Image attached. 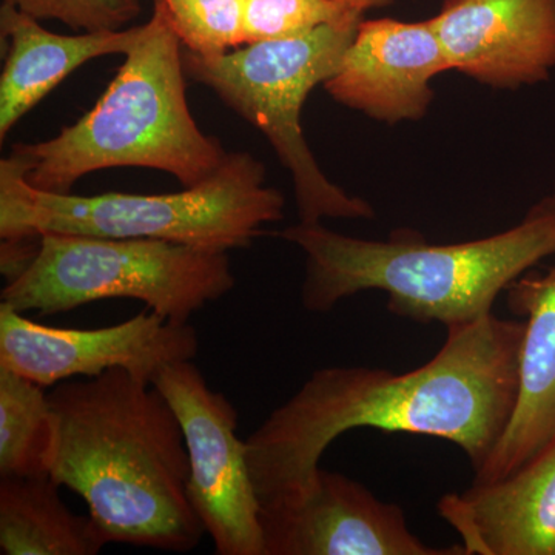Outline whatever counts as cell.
<instances>
[{
    "mask_svg": "<svg viewBox=\"0 0 555 555\" xmlns=\"http://www.w3.org/2000/svg\"><path fill=\"white\" fill-rule=\"evenodd\" d=\"M524 334L525 321L489 313L449 327L437 356L406 374L366 366L318 369L246 438L259 502L305 488L327 448L361 427L443 438L465 452L476 473L516 406Z\"/></svg>",
    "mask_w": 555,
    "mask_h": 555,
    "instance_id": "1",
    "label": "cell"
},
{
    "mask_svg": "<svg viewBox=\"0 0 555 555\" xmlns=\"http://www.w3.org/2000/svg\"><path fill=\"white\" fill-rule=\"evenodd\" d=\"M56 420L50 477L82 496L108 543L190 553L206 534L189 499L190 463L173 409L126 369L49 392Z\"/></svg>",
    "mask_w": 555,
    "mask_h": 555,
    "instance_id": "2",
    "label": "cell"
},
{
    "mask_svg": "<svg viewBox=\"0 0 555 555\" xmlns=\"http://www.w3.org/2000/svg\"><path fill=\"white\" fill-rule=\"evenodd\" d=\"M306 255L302 308L331 312L360 292L387 295L393 315L455 327L492 313L496 297L555 255V201H540L520 224L459 244H430L414 230L361 240L299 221L278 233Z\"/></svg>",
    "mask_w": 555,
    "mask_h": 555,
    "instance_id": "3",
    "label": "cell"
},
{
    "mask_svg": "<svg viewBox=\"0 0 555 555\" xmlns=\"http://www.w3.org/2000/svg\"><path fill=\"white\" fill-rule=\"evenodd\" d=\"M115 78L73 126L35 144H14L31 188L72 193L93 171L141 167L195 188L229 158L218 138L204 133L190 112L182 43L159 0Z\"/></svg>",
    "mask_w": 555,
    "mask_h": 555,
    "instance_id": "4",
    "label": "cell"
},
{
    "mask_svg": "<svg viewBox=\"0 0 555 555\" xmlns=\"http://www.w3.org/2000/svg\"><path fill=\"white\" fill-rule=\"evenodd\" d=\"M248 152H230L221 169L195 188L167 195L42 192L25 179L16 156L0 160V238L43 233L170 241L230 251L250 246L284 217L280 190Z\"/></svg>",
    "mask_w": 555,
    "mask_h": 555,
    "instance_id": "5",
    "label": "cell"
},
{
    "mask_svg": "<svg viewBox=\"0 0 555 555\" xmlns=\"http://www.w3.org/2000/svg\"><path fill=\"white\" fill-rule=\"evenodd\" d=\"M361 21L323 25L298 38L247 43L215 56L182 47L188 78L214 91L268 138L291 173L299 221L306 224L375 217L366 199L349 195L321 170L301 126L310 91L337 73Z\"/></svg>",
    "mask_w": 555,
    "mask_h": 555,
    "instance_id": "6",
    "label": "cell"
},
{
    "mask_svg": "<svg viewBox=\"0 0 555 555\" xmlns=\"http://www.w3.org/2000/svg\"><path fill=\"white\" fill-rule=\"evenodd\" d=\"M235 287L229 251L160 240L43 233L30 269L0 302L50 317L102 299L130 298L173 323Z\"/></svg>",
    "mask_w": 555,
    "mask_h": 555,
    "instance_id": "7",
    "label": "cell"
},
{
    "mask_svg": "<svg viewBox=\"0 0 555 555\" xmlns=\"http://www.w3.org/2000/svg\"><path fill=\"white\" fill-rule=\"evenodd\" d=\"M152 385L169 401L188 447L189 499L218 555H266L257 489L238 411L208 386L193 360L160 369Z\"/></svg>",
    "mask_w": 555,
    "mask_h": 555,
    "instance_id": "8",
    "label": "cell"
},
{
    "mask_svg": "<svg viewBox=\"0 0 555 555\" xmlns=\"http://www.w3.org/2000/svg\"><path fill=\"white\" fill-rule=\"evenodd\" d=\"M198 349L192 324L173 323L150 309L115 326L83 331L43 326L0 302V367L46 389L116 367L152 383L160 369L193 360Z\"/></svg>",
    "mask_w": 555,
    "mask_h": 555,
    "instance_id": "9",
    "label": "cell"
},
{
    "mask_svg": "<svg viewBox=\"0 0 555 555\" xmlns=\"http://www.w3.org/2000/svg\"><path fill=\"white\" fill-rule=\"evenodd\" d=\"M259 520L266 555H466L462 543L426 545L396 503L321 467L305 488L261 503Z\"/></svg>",
    "mask_w": 555,
    "mask_h": 555,
    "instance_id": "10",
    "label": "cell"
},
{
    "mask_svg": "<svg viewBox=\"0 0 555 555\" xmlns=\"http://www.w3.org/2000/svg\"><path fill=\"white\" fill-rule=\"evenodd\" d=\"M451 69L429 21L363 20L323 87L338 104L396 126L425 118L433 80Z\"/></svg>",
    "mask_w": 555,
    "mask_h": 555,
    "instance_id": "11",
    "label": "cell"
},
{
    "mask_svg": "<svg viewBox=\"0 0 555 555\" xmlns=\"http://www.w3.org/2000/svg\"><path fill=\"white\" fill-rule=\"evenodd\" d=\"M429 22L451 68L491 89L535 86L555 68V0H444Z\"/></svg>",
    "mask_w": 555,
    "mask_h": 555,
    "instance_id": "12",
    "label": "cell"
},
{
    "mask_svg": "<svg viewBox=\"0 0 555 555\" xmlns=\"http://www.w3.org/2000/svg\"><path fill=\"white\" fill-rule=\"evenodd\" d=\"M507 306L526 317L516 406L474 483L502 480L555 443V266L507 287Z\"/></svg>",
    "mask_w": 555,
    "mask_h": 555,
    "instance_id": "13",
    "label": "cell"
},
{
    "mask_svg": "<svg viewBox=\"0 0 555 555\" xmlns=\"http://www.w3.org/2000/svg\"><path fill=\"white\" fill-rule=\"evenodd\" d=\"M466 555H555V443L502 480L438 502Z\"/></svg>",
    "mask_w": 555,
    "mask_h": 555,
    "instance_id": "14",
    "label": "cell"
},
{
    "mask_svg": "<svg viewBox=\"0 0 555 555\" xmlns=\"http://www.w3.org/2000/svg\"><path fill=\"white\" fill-rule=\"evenodd\" d=\"M139 27L64 36L46 30L40 21L14 7H0V35L7 57L0 75V142L17 120L35 108L75 69L96 57L127 54Z\"/></svg>",
    "mask_w": 555,
    "mask_h": 555,
    "instance_id": "15",
    "label": "cell"
},
{
    "mask_svg": "<svg viewBox=\"0 0 555 555\" xmlns=\"http://www.w3.org/2000/svg\"><path fill=\"white\" fill-rule=\"evenodd\" d=\"M50 476L0 477V554L96 555L107 539L62 502Z\"/></svg>",
    "mask_w": 555,
    "mask_h": 555,
    "instance_id": "16",
    "label": "cell"
},
{
    "mask_svg": "<svg viewBox=\"0 0 555 555\" xmlns=\"http://www.w3.org/2000/svg\"><path fill=\"white\" fill-rule=\"evenodd\" d=\"M56 420L43 386L0 367V477L50 476Z\"/></svg>",
    "mask_w": 555,
    "mask_h": 555,
    "instance_id": "17",
    "label": "cell"
},
{
    "mask_svg": "<svg viewBox=\"0 0 555 555\" xmlns=\"http://www.w3.org/2000/svg\"><path fill=\"white\" fill-rule=\"evenodd\" d=\"M349 0H244V38L247 43L298 38L323 27L363 20Z\"/></svg>",
    "mask_w": 555,
    "mask_h": 555,
    "instance_id": "18",
    "label": "cell"
},
{
    "mask_svg": "<svg viewBox=\"0 0 555 555\" xmlns=\"http://www.w3.org/2000/svg\"><path fill=\"white\" fill-rule=\"evenodd\" d=\"M185 50L215 56L246 46L244 0H159Z\"/></svg>",
    "mask_w": 555,
    "mask_h": 555,
    "instance_id": "19",
    "label": "cell"
},
{
    "mask_svg": "<svg viewBox=\"0 0 555 555\" xmlns=\"http://www.w3.org/2000/svg\"><path fill=\"white\" fill-rule=\"evenodd\" d=\"M38 21H60L73 30L118 31L137 20L141 0H2Z\"/></svg>",
    "mask_w": 555,
    "mask_h": 555,
    "instance_id": "20",
    "label": "cell"
},
{
    "mask_svg": "<svg viewBox=\"0 0 555 555\" xmlns=\"http://www.w3.org/2000/svg\"><path fill=\"white\" fill-rule=\"evenodd\" d=\"M40 248V236H22V238H0V272L7 284L24 275Z\"/></svg>",
    "mask_w": 555,
    "mask_h": 555,
    "instance_id": "21",
    "label": "cell"
},
{
    "mask_svg": "<svg viewBox=\"0 0 555 555\" xmlns=\"http://www.w3.org/2000/svg\"><path fill=\"white\" fill-rule=\"evenodd\" d=\"M353 5L363 11L386 9V7L392 5L393 0H349Z\"/></svg>",
    "mask_w": 555,
    "mask_h": 555,
    "instance_id": "22",
    "label": "cell"
},
{
    "mask_svg": "<svg viewBox=\"0 0 555 555\" xmlns=\"http://www.w3.org/2000/svg\"><path fill=\"white\" fill-rule=\"evenodd\" d=\"M553 199L555 201V188H554V193H553Z\"/></svg>",
    "mask_w": 555,
    "mask_h": 555,
    "instance_id": "23",
    "label": "cell"
}]
</instances>
